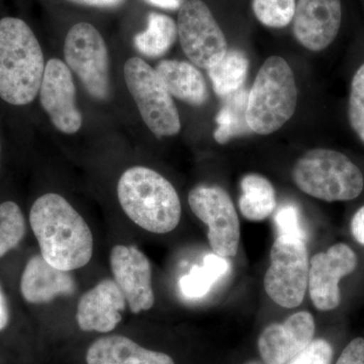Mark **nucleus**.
I'll use <instances>...</instances> for the list:
<instances>
[{
  "label": "nucleus",
  "instance_id": "nucleus-1",
  "mask_svg": "<svg viewBox=\"0 0 364 364\" xmlns=\"http://www.w3.org/2000/svg\"><path fill=\"white\" fill-rule=\"evenodd\" d=\"M30 223L41 255L52 267L72 272L90 263L93 254L90 228L63 196H40L31 208Z\"/></svg>",
  "mask_w": 364,
  "mask_h": 364
},
{
  "label": "nucleus",
  "instance_id": "nucleus-2",
  "mask_svg": "<svg viewBox=\"0 0 364 364\" xmlns=\"http://www.w3.org/2000/svg\"><path fill=\"white\" fill-rule=\"evenodd\" d=\"M45 60L39 41L25 21L0 20V97L14 105L31 104L40 92Z\"/></svg>",
  "mask_w": 364,
  "mask_h": 364
},
{
  "label": "nucleus",
  "instance_id": "nucleus-3",
  "mask_svg": "<svg viewBox=\"0 0 364 364\" xmlns=\"http://www.w3.org/2000/svg\"><path fill=\"white\" fill-rule=\"evenodd\" d=\"M117 198L132 221L151 233H170L181 221L177 191L155 170L143 166L126 170L117 183Z\"/></svg>",
  "mask_w": 364,
  "mask_h": 364
},
{
  "label": "nucleus",
  "instance_id": "nucleus-4",
  "mask_svg": "<svg viewBox=\"0 0 364 364\" xmlns=\"http://www.w3.org/2000/svg\"><path fill=\"white\" fill-rule=\"evenodd\" d=\"M298 105L296 79L287 62L272 56L261 66L246 107V122L251 132L269 135L291 119Z\"/></svg>",
  "mask_w": 364,
  "mask_h": 364
},
{
  "label": "nucleus",
  "instance_id": "nucleus-5",
  "mask_svg": "<svg viewBox=\"0 0 364 364\" xmlns=\"http://www.w3.org/2000/svg\"><path fill=\"white\" fill-rule=\"evenodd\" d=\"M291 177L306 195L326 202L354 200L364 186L360 169L342 153L330 149L308 151L294 165Z\"/></svg>",
  "mask_w": 364,
  "mask_h": 364
},
{
  "label": "nucleus",
  "instance_id": "nucleus-6",
  "mask_svg": "<svg viewBox=\"0 0 364 364\" xmlns=\"http://www.w3.org/2000/svg\"><path fill=\"white\" fill-rule=\"evenodd\" d=\"M124 80L135 100L144 123L158 136L177 135L181 123L171 95L156 70L139 57L124 67Z\"/></svg>",
  "mask_w": 364,
  "mask_h": 364
},
{
  "label": "nucleus",
  "instance_id": "nucleus-7",
  "mask_svg": "<svg viewBox=\"0 0 364 364\" xmlns=\"http://www.w3.org/2000/svg\"><path fill=\"white\" fill-rule=\"evenodd\" d=\"M309 270L306 242L277 236L270 251V267L265 273V291L277 305L296 308L305 298Z\"/></svg>",
  "mask_w": 364,
  "mask_h": 364
},
{
  "label": "nucleus",
  "instance_id": "nucleus-8",
  "mask_svg": "<svg viewBox=\"0 0 364 364\" xmlns=\"http://www.w3.org/2000/svg\"><path fill=\"white\" fill-rule=\"evenodd\" d=\"M67 66L97 100L111 95L109 52L104 38L92 25L79 23L67 33L64 44Z\"/></svg>",
  "mask_w": 364,
  "mask_h": 364
},
{
  "label": "nucleus",
  "instance_id": "nucleus-9",
  "mask_svg": "<svg viewBox=\"0 0 364 364\" xmlns=\"http://www.w3.org/2000/svg\"><path fill=\"white\" fill-rule=\"evenodd\" d=\"M177 33L184 54L200 68L208 70L228 52L226 37L202 0H188L181 7Z\"/></svg>",
  "mask_w": 364,
  "mask_h": 364
},
{
  "label": "nucleus",
  "instance_id": "nucleus-10",
  "mask_svg": "<svg viewBox=\"0 0 364 364\" xmlns=\"http://www.w3.org/2000/svg\"><path fill=\"white\" fill-rule=\"evenodd\" d=\"M188 203L208 227V243L214 253L234 257L240 243V222L227 191L220 186H198L189 193Z\"/></svg>",
  "mask_w": 364,
  "mask_h": 364
},
{
  "label": "nucleus",
  "instance_id": "nucleus-11",
  "mask_svg": "<svg viewBox=\"0 0 364 364\" xmlns=\"http://www.w3.org/2000/svg\"><path fill=\"white\" fill-rule=\"evenodd\" d=\"M358 267V256L346 244L338 243L316 254L309 270V291L318 311L334 310L341 301L339 282Z\"/></svg>",
  "mask_w": 364,
  "mask_h": 364
},
{
  "label": "nucleus",
  "instance_id": "nucleus-12",
  "mask_svg": "<svg viewBox=\"0 0 364 364\" xmlns=\"http://www.w3.org/2000/svg\"><path fill=\"white\" fill-rule=\"evenodd\" d=\"M40 100L57 130L67 135L80 130L82 116L76 105L75 85L70 69L61 60L50 59L46 64Z\"/></svg>",
  "mask_w": 364,
  "mask_h": 364
},
{
  "label": "nucleus",
  "instance_id": "nucleus-13",
  "mask_svg": "<svg viewBox=\"0 0 364 364\" xmlns=\"http://www.w3.org/2000/svg\"><path fill=\"white\" fill-rule=\"evenodd\" d=\"M111 269L114 280L127 299L131 312L139 314L154 306L152 267L147 256L134 246L117 245L112 249Z\"/></svg>",
  "mask_w": 364,
  "mask_h": 364
},
{
  "label": "nucleus",
  "instance_id": "nucleus-14",
  "mask_svg": "<svg viewBox=\"0 0 364 364\" xmlns=\"http://www.w3.org/2000/svg\"><path fill=\"white\" fill-rule=\"evenodd\" d=\"M341 0H299L293 18L296 41L312 52L329 47L338 35Z\"/></svg>",
  "mask_w": 364,
  "mask_h": 364
},
{
  "label": "nucleus",
  "instance_id": "nucleus-15",
  "mask_svg": "<svg viewBox=\"0 0 364 364\" xmlns=\"http://www.w3.org/2000/svg\"><path fill=\"white\" fill-rule=\"evenodd\" d=\"M315 335V321L308 312L294 314L282 324L267 326L258 339V349L265 364H287L310 345Z\"/></svg>",
  "mask_w": 364,
  "mask_h": 364
},
{
  "label": "nucleus",
  "instance_id": "nucleus-16",
  "mask_svg": "<svg viewBox=\"0 0 364 364\" xmlns=\"http://www.w3.org/2000/svg\"><path fill=\"white\" fill-rule=\"evenodd\" d=\"M127 299L112 279H104L78 301L76 321L85 332L109 333L116 329L126 310Z\"/></svg>",
  "mask_w": 364,
  "mask_h": 364
},
{
  "label": "nucleus",
  "instance_id": "nucleus-17",
  "mask_svg": "<svg viewBox=\"0 0 364 364\" xmlns=\"http://www.w3.org/2000/svg\"><path fill=\"white\" fill-rule=\"evenodd\" d=\"M76 282L70 272L52 267L42 255L28 259L21 279V293L28 303L40 305L57 296L75 293Z\"/></svg>",
  "mask_w": 364,
  "mask_h": 364
},
{
  "label": "nucleus",
  "instance_id": "nucleus-18",
  "mask_svg": "<svg viewBox=\"0 0 364 364\" xmlns=\"http://www.w3.org/2000/svg\"><path fill=\"white\" fill-rule=\"evenodd\" d=\"M87 364H176L162 352L149 350L119 335L95 340L86 352Z\"/></svg>",
  "mask_w": 364,
  "mask_h": 364
},
{
  "label": "nucleus",
  "instance_id": "nucleus-19",
  "mask_svg": "<svg viewBox=\"0 0 364 364\" xmlns=\"http://www.w3.org/2000/svg\"><path fill=\"white\" fill-rule=\"evenodd\" d=\"M155 70L171 97L193 107H200L207 102V83L202 72L193 64L177 60H163Z\"/></svg>",
  "mask_w": 364,
  "mask_h": 364
},
{
  "label": "nucleus",
  "instance_id": "nucleus-20",
  "mask_svg": "<svg viewBox=\"0 0 364 364\" xmlns=\"http://www.w3.org/2000/svg\"><path fill=\"white\" fill-rule=\"evenodd\" d=\"M241 191L239 208L245 219L263 221L274 212L277 193L267 177L256 173L246 174L241 181Z\"/></svg>",
  "mask_w": 364,
  "mask_h": 364
},
{
  "label": "nucleus",
  "instance_id": "nucleus-21",
  "mask_svg": "<svg viewBox=\"0 0 364 364\" xmlns=\"http://www.w3.org/2000/svg\"><path fill=\"white\" fill-rule=\"evenodd\" d=\"M230 269L227 258L208 254L203 265H196L179 280V289L186 298L202 299Z\"/></svg>",
  "mask_w": 364,
  "mask_h": 364
},
{
  "label": "nucleus",
  "instance_id": "nucleus-22",
  "mask_svg": "<svg viewBox=\"0 0 364 364\" xmlns=\"http://www.w3.org/2000/svg\"><path fill=\"white\" fill-rule=\"evenodd\" d=\"M177 23L166 14L151 13L148 26L136 36L135 46L141 54L149 58H158L169 51L176 41Z\"/></svg>",
  "mask_w": 364,
  "mask_h": 364
},
{
  "label": "nucleus",
  "instance_id": "nucleus-23",
  "mask_svg": "<svg viewBox=\"0 0 364 364\" xmlns=\"http://www.w3.org/2000/svg\"><path fill=\"white\" fill-rule=\"evenodd\" d=\"M248 68L249 60L243 52L228 51L219 63L208 70L215 95L228 97L240 90L247 77Z\"/></svg>",
  "mask_w": 364,
  "mask_h": 364
},
{
  "label": "nucleus",
  "instance_id": "nucleus-24",
  "mask_svg": "<svg viewBox=\"0 0 364 364\" xmlns=\"http://www.w3.org/2000/svg\"><path fill=\"white\" fill-rule=\"evenodd\" d=\"M247 102L248 95L245 90L237 91L228 97L226 104L215 117L218 127L214 132V138L218 143L224 145L235 136L245 135L250 132L246 122Z\"/></svg>",
  "mask_w": 364,
  "mask_h": 364
},
{
  "label": "nucleus",
  "instance_id": "nucleus-25",
  "mask_svg": "<svg viewBox=\"0 0 364 364\" xmlns=\"http://www.w3.org/2000/svg\"><path fill=\"white\" fill-rule=\"evenodd\" d=\"M26 234L25 215L14 202L0 203V258L16 248Z\"/></svg>",
  "mask_w": 364,
  "mask_h": 364
},
{
  "label": "nucleus",
  "instance_id": "nucleus-26",
  "mask_svg": "<svg viewBox=\"0 0 364 364\" xmlns=\"http://www.w3.org/2000/svg\"><path fill=\"white\" fill-rule=\"evenodd\" d=\"M296 0H252L256 18L267 28H282L293 21Z\"/></svg>",
  "mask_w": 364,
  "mask_h": 364
},
{
  "label": "nucleus",
  "instance_id": "nucleus-27",
  "mask_svg": "<svg viewBox=\"0 0 364 364\" xmlns=\"http://www.w3.org/2000/svg\"><path fill=\"white\" fill-rule=\"evenodd\" d=\"M273 221L279 236L293 237L304 242L308 239L301 210L294 203L282 205L275 213Z\"/></svg>",
  "mask_w": 364,
  "mask_h": 364
},
{
  "label": "nucleus",
  "instance_id": "nucleus-28",
  "mask_svg": "<svg viewBox=\"0 0 364 364\" xmlns=\"http://www.w3.org/2000/svg\"><path fill=\"white\" fill-rule=\"evenodd\" d=\"M348 117L352 129L364 143V64L352 78Z\"/></svg>",
  "mask_w": 364,
  "mask_h": 364
},
{
  "label": "nucleus",
  "instance_id": "nucleus-29",
  "mask_svg": "<svg viewBox=\"0 0 364 364\" xmlns=\"http://www.w3.org/2000/svg\"><path fill=\"white\" fill-rule=\"evenodd\" d=\"M332 358L333 349L329 342L316 339L287 364H331Z\"/></svg>",
  "mask_w": 364,
  "mask_h": 364
},
{
  "label": "nucleus",
  "instance_id": "nucleus-30",
  "mask_svg": "<svg viewBox=\"0 0 364 364\" xmlns=\"http://www.w3.org/2000/svg\"><path fill=\"white\" fill-rule=\"evenodd\" d=\"M336 364H364V339L352 340L345 347Z\"/></svg>",
  "mask_w": 364,
  "mask_h": 364
},
{
  "label": "nucleus",
  "instance_id": "nucleus-31",
  "mask_svg": "<svg viewBox=\"0 0 364 364\" xmlns=\"http://www.w3.org/2000/svg\"><path fill=\"white\" fill-rule=\"evenodd\" d=\"M351 233L358 243L364 245V205L352 218Z\"/></svg>",
  "mask_w": 364,
  "mask_h": 364
},
{
  "label": "nucleus",
  "instance_id": "nucleus-32",
  "mask_svg": "<svg viewBox=\"0 0 364 364\" xmlns=\"http://www.w3.org/2000/svg\"><path fill=\"white\" fill-rule=\"evenodd\" d=\"M83 6L100 7V9H112L124 4V0H71Z\"/></svg>",
  "mask_w": 364,
  "mask_h": 364
},
{
  "label": "nucleus",
  "instance_id": "nucleus-33",
  "mask_svg": "<svg viewBox=\"0 0 364 364\" xmlns=\"http://www.w3.org/2000/svg\"><path fill=\"white\" fill-rule=\"evenodd\" d=\"M9 306H7L6 296H4V291L0 287V331L6 327L9 324Z\"/></svg>",
  "mask_w": 364,
  "mask_h": 364
},
{
  "label": "nucleus",
  "instance_id": "nucleus-34",
  "mask_svg": "<svg viewBox=\"0 0 364 364\" xmlns=\"http://www.w3.org/2000/svg\"><path fill=\"white\" fill-rule=\"evenodd\" d=\"M147 1L160 9H171V11H176L181 6V0H147Z\"/></svg>",
  "mask_w": 364,
  "mask_h": 364
},
{
  "label": "nucleus",
  "instance_id": "nucleus-35",
  "mask_svg": "<svg viewBox=\"0 0 364 364\" xmlns=\"http://www.w3.org/2000/svg\"><path fill=\"white\" fill-rule=\"evenodd\" d=\"M246 364H262V363H257V361H250V363H247Z\"/></svg>",
  "mask_w": 364,
  "mask_h": 364
},
{
  "label": "nucleus",
  "instance_id": "nucleus-36",
  "mask_svg": "<svg viewBox=\"0 0 364 364\" xmlns=\"http://www.w3.org/2000/svg\"><path fill=\"white\" fill-rule=\"evenodd\" d=\"M0 153H1V147H0Z\"/></svg>",
  "mask_w": 364,
  "mask_h": 364
}]
</instances>
